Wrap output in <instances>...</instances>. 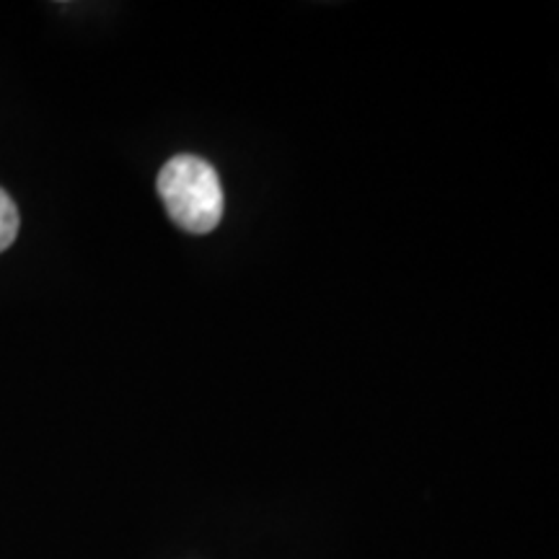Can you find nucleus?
<instances>
[{"label":"nucleus","instance_id":"1","mask_svg":"<svg viewBox=\"0 0 559 559\" xmlns=\"http://www.w3.org/2000/svg\"><path fill=\"white\" fill-rule=\"evenodd\" d=\"M158 198L174 226L205 236L223 218V187L218 171L205 158L181 153L164 164L156 179Z\"/></svg>","mask_w":559,"mask_h":559},{"label":"nucleus","instance_id":"2","mask_svg":"<svg viewBox=\"0 0 559 559\" xmlns=\"http://www.w3.org/2000/svg\"><path fill=\"white\" fill-rule=\"evenodd\" d=\"M19 236V207L11 200V194L0 190V254L16 241Z\"/></svg>","mask_w":559,"mask_h":559}]
</instances>
